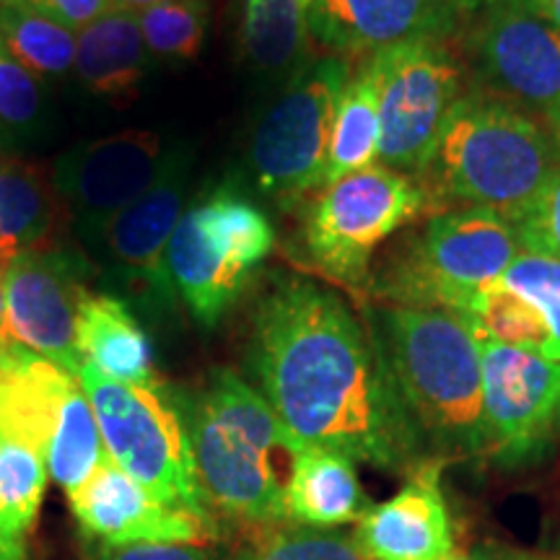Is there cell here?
I'll return each instance as SVG.
<instances>
[{
	"mask_svg": "<svg viewBox=\"0 0 560 560\" xmlns=\"http://www.w3.org/2000/svg\"><path fill=\"white\" fill-rule=\"evenodd\" d=\"M153 62L132 11L112 5L75 34V75L104 100L136 94Z\"/></svg>",
	"mask_w": 560,
	"mask_h": 560,
	"instance_id": "21",
	"label": "cell"
},
{
	"mask_svg": "<svg viewBox=\"0 0 560 560\" xmlns=\"http://www.w3.org/2000/svg\"><path fill=\"white\" fill-rule=\"evenodd\" d=\"M24 3L75 34L112 9V0H24Z\"/></svg>",
	"mask_w": 560,
	"mask_h": 560,
	"instance_id": "35",
	"label": "cell"
},
{
	"mask_svg": "<svg viewBox=\"0 0 560 560\" xmlns=\"http://www.w3.org/2000/svg\"><path fill=\"white\" fill-rule=\"evenodd\" d=\"M236 560H369L348 535L310 527L270 532L244 548Z\"/></svg>",
	"mask_w": 560,
	"mask_h": 560,
	"instance_id": "30",
	"label": "cell"
},
{
	"mask_svg": "<svg viewBox=\"0 0 560 560\" xmlns=\"http://www.w3.org/2000/svg\"><path fill=\"white\" fill-rule=\"evenodd\" d=\"M13 346L9 340V335H5V296H3V268H0V355H3V350Z\"/></svg>",
	"mask_w": 560,
	"mask_h": 560,
	"instance_id": "40",
	"label": "cell"
},
{
	"mask_svg": "<svg viewBox=\"0 0 560 560\" xmlns=\"http://www.w3.org/2000/svg\"><path fill=\"white\" fill-rule=\"evenodd\" d=\"M537 16H542L552 30L560 32V0H535V9Z\"/></svg>",
	"mask_w": 560,
	"mask_h": 560,
	"instance_id": "37",
	"label": "cell"
},
{
	"mask_svg": "<svg viewBox=\"0 0 560 560\" xmlns=\"http://www.w3.org/2000/svg\"><path fill=\"white\" fill-rule=\"evenodd\" d=\"M450 560H560V558H545V556H529V552L506 550V548H478L467 556H454Z\"/></svg>",
	"mask_w": 560,
	"mask_h": 560,
	"instance_id": "36",
	"label": "cell"
},
{
	"mask_svg": "<svg viewBox=\"0 0 560 560\" xmlns=\"http://www.w3.org/2000/svg\"><path fill=\"white\" fill-rule=\"evenodd\" d=\"M457 314L503 346L532 350L550 361H560V346L552 338L545 314L532 301L506 291L499 283L472 291L465 310Z\"/></svg>",
	"mask_w": 560,
	"mask_h": 560,
	"instance_id": "25",
	"label": "cell"
},
{
	"mask_svg": "<svg viewBox=\"0 0 560 560\" xmlns=\"http://www.w3.org/2000/svg\"><path fill=\"white\" fill-rule=\"evenodd\" d=\"M249 366L301 446L392 472H410L431 457L369 317H355L327 285L272 278L252 319Z\"/></svg>",
	"mask_w": 560,
	"mask_h": 560,
	"instance_id": "1",
	"label": "cell"
},
{
	"mask_svg": "<svg viewBox=\"0 0 560 560\" xmlns=\"http://www.w3.org/2000/svg\"><path fill=\"white\" fill-rule=\"evenodd\" d=\"M68 501L81 529L104 545H206L213 535L208 520L161 503L109 457Z\"/></svg>",
	"mask_w": 560,
	"mask_h": 560,
	"instance_id": "16",
	"label": "cell"
},
{
	"mask_svg": "<svg viewBox=\"0 0 560 560\" xmlns=\"http://www.w3.org/2000/svg\"><path fill=\"white\" fill-rule=\"evenodd\" d=\"M86 265L75 252L34 249L5 265V335L13 346L81 376L83 361L75 348Z\"/></svg>",
	"mask_w": 560,
	"mask_h": 560,
	"instance_id": "13",
	"label": "cell"
},
{
	"mask_svg": "<svg viewBox=\"0 0 560 560\" xmlns=\"http://www.w3.org/2000/svg\"><path fill=\"white\" fill-rule=\"evenodd\" d=\"M542 125H545V130H548L552 153H556V161H558V166H560V107L552 109L550 115H545L542 117Z\"/></svg>",
	"mask_w": 560,
	"mask_h": 560,
	"instance_id": "38",
	"label": "cell"
},
{
	"mask_svg": "<svg viewBox=\"0 0 560 560\" xmlns=\"http://www.w3.org/2000/svg\"><path fill=\"white\" fill-rule=\"evenodd\" d=\"M520 236L522 249L560 260V166L524 206L503 213Z\"/></svg>",
	"mask_w": 560,
	"mask_h": 560,
	"instance_id": "32",
	"label": "cell"
},
{
	"mask_svg": "<svg viewBox=\"0 0 560 560\" xmlns=\"http://www.w3.org/2000/svg\"><path fill=\"white\" fill-rule=\"evenodd\" d=\"M366 317L431 457L490 454L482 353L470 322L450 310L395 304Z\"/></svg>",
	"mask_w": 560,
	"mask_h": 560,
	"instance_id": "2",
	"label": "cell"
},
{
	"mask_svg": "<svg viewBox=\"0 0 560 560\" xmlns=\"http://www.w3.org/2000/svg\"><path fill=\"white\" fill-rule=\"evenodd\" d=\"M556 166L545 125L470 81L418 182L431 208L462 202L506 213L537 195Z\"/></svg>",
	"mask_w": 560,
	"mask_h": 560,
	"instance_id": "4",
	"label": "cell"
},
{
	"mask_svg": "<svg viewBox=\"0 0 560 560\" xmlns=\"http://www.w3.org/2000/svg\"><path fill=\"white\" fill-rule=\"evenodd\" d=\"M475 83L529 115L560 107V32L522 5H493L465 26Z\"/></svg>",
	"mask_w": 560,
	"mask_h": 560,
	"instance_id": "12",
	"label": "cell"
},
{
	"mask_svg": "<svg viewBox=\"0 0 560 560\" xmlns=\"http://www.w3.org/2000/svg\"><path fill=\"white\" fill-rule=\"evenodd\" d=\"M47 459L11 433L0 431V537L26 545L47 488Z\"/></svg>",
	"mask_w": 560,
	"mask_h": 560,
	"instance_id": "28",
	"label": "cell"
},
{
	"mask_svg": "<svg viewBox=\"0 0 560 560\" xmlns=\"http://www.w3.org/2000/svg\"><path fill=\"white\" fill-rule=\"evenodd\" d=\"M441 457H425L408 472L389 501L376 503L359 522L353 540L369 560L454 558L452 514L441 490Z\"/></svg>",
	"mask_w": 560,
	"mask_h": 560,
	"instance_id": "17",
	"label": "cell"
},
{
	"mask_svg": "<svg viewBox=\"0 0 560 560\" xmlns=\"http://www.w3.org/2000/svg\"><path fill=\"white\" fill-rule=\"evenodd\" d=\"M208 0H164L138 13L140 34L159 62L192 60L208 34Z\"/></svg>",
	"mask_w": 560,
	"mask_h": 560,
	"instance_id": "29",
	"label": "cell"
},
{
	"mask_svg": "<svg viewBox=\"0 0 560 560\" xmlns=\"http://www.w3.org/2000/svg\"><path fill=\"white\" fill-rule=\"evenodd\" d=\"M156 3H164V0H112V5H117V9H125V11H132V13L151 9V5H156Z\"/></svg>",
	"mask_w": 560,
	"mask_h": 560,
	"instance_id": "42",
	"label": "cell"
},
{
	"mask_svg": "<svg viewBox=\"0 0 560 560\" xmlns=\"http://www.w3.org/2000/svg\"><path fill=\"white\" fill-rule=\"evenodd\" d=\"M79 380L94 408L107 457L161 503L210 522L190 433L177 405L156 384L112 382L89 363H83Z\"/></svg>",
	"mask_w": 560,
	"mask_h": 560,
	"instance_id": "7",
	"label": "cell"
},
{
	"mask_svg": "<svg viewBox=\"0 0 560 560\" xmlns=\"http://www.w3.org/2000/svg\"><path fill=\"white\" fill-rule=\"evenodd\" d=\"M91 560H215L206 545L140 542V545H91Z\"/></svg>",
	"mask_w": 560,
	"mask_h": 560,
	"instance_id": "34",
	"label": "cell"
},
{
	"mask_svg": "<svg viewBox=\"0 0 560 560\" xmlns=\"http://www.w3.org/2000/svg\"><path fill=\"white\" fill-rule=\"evenodd\" d=\"M283 503L285 522L310 529L361 522L371 509L355 462L322 446H301L296 452Z\"/></svg>",
	"mask_w": 560,
	"mask_h": 560,
	"instance_id": "19",
	"label": "cell"
},
{
	"mask_svg": "<svg viewBox=\"0 0 560 560\" xmlns=\"http://www.w3.org/2000/svg\"><path fill=\"white\" fill-rule=\"evenodd\" d=\"M75 348L83 363L112 382L153 387V346L122 299L91 293L81 301Z\"/></svg>",
	"mask_w": 560,
	"mask_h": 560,
	"instance_id": "20",
	"label": "cell"
},
{
	"mask_svg": "<svg viewBox=\"0 0 560 560\" xmlns=\"http://www.w3.org/2000/svg\"><path fill=\"white\" fill-rule=\"evenodd\" d=\"M45 89L0 42V125L13 136L37 132L45 120Z\"/></svg>",
	"mask_w": 560,
	"mask_h": 560,
	"instance_id": "31",
	"label": "cell"
},
{
	"mask_svg": "<svg viewBox=\"0 0 560 560\" xmlns=\"http://www.w3.org/2000/svg\"><path fill=\"white\" fill-rule=\"evenodd\" d=\"M467 0H310L306 37L340 55H366L410 39H446L465 32Z\"/></svg>",
	"mask_w": 560,
	"mask_h": 560,
	"instance_id": "15",
	"label": "cell"
},
{
	"mask_svg": "<svg viewBox=\"0 0 560 560\" xmlns=\"http://www.w3.org/2000/svg\"><path fill=\"white\" fill-rule=\"evenodd\" d=\"M55 229L52 187L37 166L0 156V268L45 249Z\"/></svg>",
	"mask_w": 560,
	"mask_h": 560,
	"instance_id": "23",
	"label": "cell"
},
{
	"mask_svg": "<svg viewBox=\"0 0 560 560\" xmlns=\"http://www.w3.org/2000/svg\"><path fill=\"white\" fill-rule=\"evenodd\" d=\"M556 429L560 431V408H558V418H556Z\"/></svg>",
	"mask_w": 560,
	"mask_h": 560,
	"instance_id": "44",
	"label": "cell"
},
{
	"mask_svg": "<svg viewBox=\"0 0 560 560\" xmlns=\"http://www.w3.org/2000/svg\"><path fill=\"white\" fill-rule=\"evenodd\" d=\"M467 5H470L472 16L475 13L486 11V9H493V5H522V9H535V0H467Z\"/></svg>",
	"mask_w": 560,
	"mask_h": 560,
	"instance_id": "39",
	"label": "cell"
},
{
	"mask_svg": "<svg viewBox=\"0 0 560 560\" xmlns=\"http://www.w3.org/2000/svg\"><path fill=\"white\" fill-rule=\"evenodd\" d=\"M382 62L380 52L361 55L335 107L330 149H327L322 187L346 174L380 164L382 143ZM319 187V190H322Z\"/></svg>",
	"mask_w": 560,
	"mask_h": 560,
	"instance_id": "22",
	"label": "cell"
},
{
	"mask_svg": "<svg viewBox=\"0 0 560 560\" xmlns=\"http://www.w3.org/2000/svg\"><path fill=\"white\" fill-rule=\"evenodd\" d=\"M429 210L431 200L416 177L374 164L322 187L306 210L301 236L314 268L361 285L374 249Z\"/></svg>",
	"mask_w": 560,
	"mask_h": 560,
	"instance_id": "8",
	"label": "cell"
},
{
	"mask_svg": "<svg viewBox=\"0 0 560 560\" xmlns=\"http://www.w3.org/2000/svg\"><path fill=\"white\" fill-rule=\"evenodd\" d=\"M376 52L382 62L380 164L418 179L465 91V68L446 39H410Z\"/></svg>",
	"mask_w": 560,
	"mask_h": 560,
	"instance_id": "10",
	"label": "cell"
},
{
	"mask_svg": "<svg viewBox=\"0 0 560 560\" xmlns=\"http://www.w3.org/2000/svg\"><path fill=\"white\" fill-rule=\"evenodd\" d=\"M190 159H182L153 190L138 198L109 223L96 247L109 265L117 285L166 299L172 289L166 247L185 213Z\"/></svg>",
	"mask_w": 560,
	"mask_h": 560,
	"instance_id": "18",
	"label": "cell"
},
{
	"mask_svg": "<svg viewBox=\"0 0 560 560\" xmlns=\"http://www.w3.org/2000/svg\"><path fill=\"white\" fill-rule=\"evenodd\" d=\"M482 353V405L490 454L501 462L540 457L560 408V361L488 338L478 327Z\"/></svg>",
	"mask_w": 560,
	"mask_h": 560,
	"instance_id": "14",
	"label": "cell"
},
{
	"mask_svg": "<svg viewBox=\"0 0 560 560\" xmlns=\"http://www.w3.org/2000/svg\"><path fill=\"white\" fill-rule=\"evenodd\" d=\"M272 249L276 229L262 208L223 185L182 213L166 272L195 322L213 330Z\"/></svg>",
	"mask_w": 560,
	"mask_h": 560,
	"instance_id": "6",
	"label": "cell"
},
{
	"mask_svg": "<svg viewBox=\"0 0 560 560\" xmlns=\"http://www.w3.org/2000/svg\"><path fill=\"white\" fill-rule=\"evenodd\" d=\"M185 156L182 149H166L156 132L125 130L62 153L52 172V190L66 202L81 240L100 244L109 223Z\"/></svg>",
	"mask_w": 560,
	"mask_h": 560,
	"instance_id": "11",
	"label": "cell"
},
{
	"mask_svg": "<svg viewBox=\"0 0 560 560\" xmlns=\"http://www.w3.org/2000/svg\"><path fill=\"white\" fill-rule=\"evenodd\" d=\"M9 145H11V132L0 125V153L9 149Z\"/></svg>",
	"mask_w": 560,
	"mask_h": 560,
	"instance_id": "43",
	"label": "cell"
},
{
	"mask_svg": "<svg viewBox=\"0 0 560 560\" xmlns=\"http://www.w3.org/2000/svg\"><path fill=\"white\" fill-rule=\"evenodd\" d=\"M182 418L210 506L257 527L285 522V486L301 444L260 389L236 371L219 369Z\"/></svg>",
	"mask_w": 560,
	"mask_h": 560,
	"instance_id": "3",
	"label": "cell"
},
{
	"mask_svg": "<svg viewBox=\"0 0 560 560\" xmlns=\"http://www.w3.org/2000/svg\"><path fill=\"white\" fill-rule=\"evenodd\" d=\"M499 285L527 301L560 299V260L524 249L499 278Z\"/></svg>",
	"mask_w": 560,
	"mask_h": 560,
	"instance_id": "33",
	"label": "cell"
},
{
	"mask_svg": "<svg viewBox=\"0 0 560 560\" xmlns=\"http://www.w3.org/2000/svg\"><path fill=\"white\" fill-rule=\"evenodd\" d=\"M0 42L37 79H66L75 66V32L24 0H0Z\"/></svg>",
	"mask_w": 560,
	"mask_h": 560,
	"instance_id": "26",
	"label": "cell"
},
{
	"mask_svg": "<svg viewBox=\"0 0 560 560\" xmlns=\"http://www.w3.org/2000/svg\"><path fill=\"white\" fill-rule=\"evenodd\" d=\"M520 252V236L501 210H439L384 262L371 291L395 306L462 312L472 291L499 283Z\"/></svg>",
	"mask_w": 560,
	"mask_h": 560,
	"instance_id": "5",
	"label": "cell"
},
{
	"mask_svg": "<svg viewBox=\"0 0 560 560\" xmlns=\"http://www.w3.org/2000/svg\"><path fill=\"white\" fill-rule=\"evenodd\" d=\"M306 39L301 0H240V47L260 73H296Z\"/></svg>",
	"mask_w": 560,
	"mask_h": 560,
	"instance_id": "24",
	"label": "cell"
},
{
	"mask_svg": "<svg viewBox=\"0 0 560 560\" xmlns=\"http://www.w3.org/2000/svg\"><path fill=\"white\" fill-rule=\"evenodd\" d=\"M350 70V60L340 55L306 60L252 132V177L280 208L322 187L335 107Z\"/></svg>",
	"mask_w": 560,
	"mask_h": 560,
	"instance_id": "9",
	"label": "cell"
},
{
	"mask_svg": "<svg viewBox=\"0 0 560 560\" xmlns=\"http://www.w3.org/2000/svg\"><path fill=\"white\" fill-rule=\"evenodd\" d=\"M306 5H310V0H301V9L306 11Z\"/></svg>",
	"mask_w": 560,
	"mask_h": 560,
	"instance_id": "45",
	"label": "cell"
},
{
	"mask_svg": "<svg viewBox=\"0 0 560 560\" xmlns=\"http://www.w3.org/2000/svg\"><path fill=\"white\" fill-rule=\"evenodd\" d=\"M104 459H107V452H104L100 423L79 380L68 392L58 429L52 433L50 450H47V472L70 495L83 482H89Z\"/></svg>",
	"mask_w": 560,
	"mask_h": 560,
	"instance_id": "27",
	"label": "cell"
},
{
	"mask_svg": "<svg viewBox=\"0 0 560 560\" xmlns=\"http://www.w3.org/2000/svg\"><path fill=\"white\" fill-rule=\"evenodd\" d=\"M0 560H26L24 545H13L0 537Z\"/></svg>",
	"mask_w": 560,
	"mask_h": 560,
	"instance_id": "41",
	"label": "cell"
}]
</instances>
